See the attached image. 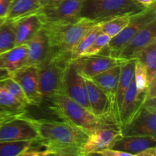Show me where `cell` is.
<instances>
[{
    "label": "cell",
    "mask_w": 156,
    "mask_h": 156,
    "mask_svg": "<svg viewBox=\"0 0 156 156\" xmlns=\"http://www.w3.org/2000/svg\"><path fill=\"white\" fill-rule=\"evenodd\" d=\"M84 0H61L47 5L38 11L44 25L62 24L77 21Z\"/></svg>",
    "instance_id": "obj_7"
},
{
    "label": "cell",
    "mask_w": 156,
    "mask_h": 156,
    "mask_svg": "<svg viewBox=\"0 0 156 156\" xmlns=\"http://www.w3.org/2000/svg\"><path fill=\"white\" fill-rule=\"evenodd\" d=\"M122 136L120 126H107L94 131L88 136L81 148L83 155H92L102 150L112 149L116 141Z\"/></svg>",
    "instance_id": "obj_11"
},
{
    "label": "cell",
    "mask_w": 156,
    "mask_h": 156,
    "mask_svg": "<svg viewBox=\"0 0 156 156\" xmlns=\"http://www.w3.org/2000/svg\"><path fill=\"white\" fill-rule=\"evenodd\" d=\"M134 1L144 7H148L155 3V0H134Z\"/></svg>",
    "instance_id": "obj_36"
},
{
    "label": "cell",
    "mask_w": 156,
    "mask_h": 156,
    "mask_svg": "<svg viewBox=\"0 0 156 156\" xmlns=\"http://www.w3.org/2000/svg\"><path fill=\"white\" fill-rule=\"evenodd\" d=\"M145 101V95L138 94L133 80L125 94L119 111L118 123L120 129L131 121Z\"/></svg>",
    "instance_id": "obj_16"
},
{
    "label": "cell",
    "mask_w": 156,
    "mask_h": 156,
    "mask_svg": "<svg viewBox=\"0 0 156 156\" xmlns=\"http://www.w3.org/2000/svg\"><path fill=\"white\" fill-rule=\"evenodd\" d=\"M69 62L50 54L45 61L37 66L38 85L42 102L48 101L54 94L61 93L65 69Z\"/></svg>",
    "instance_id": "obj_5"
},
{
    "label": "cell",
    "mask_w": 156,
    "mask_h": 156,
    "mask_svg": "<svg viewBox=\"0 0 156 156\" xmlns=\"http://www.w3.org/2000/svg\"><path fill=\"white\" fill-rule=\"evenodd\" d=\"M1 113H5V112H0V114H1Z\"/></svg>",
    "instance_id": "obj_44"
},
{
    "label": "cell",
    "mask_w": 156,
    "mask_h": 156,
    "mask_svg": "<svg viewBox=\"0 0 156 156\" xmlns=\"http://www.w3.org/2000/svg\"><path fill=\"white\" fill-rule=\"evenodd\" d=\"M61 1V0H44V6L47 5H50V4H53V3H56L58 2Z\"/></svg>",
    "instance_id": "obj_38"
},
{
    "label": "cell",
    "mask_w": 156,
    "mask_h": 156,
    "mask_svg": "<svg viewBox=\"0 0 156 156\" xmlns=\"http://www.w3.org/2000/svg\"><path fill=\"white\" fill-rule=\"evenodd\" d=\"M0 85L9 93L12 96L21 101L26 106L29 105L28 101H27V98H26L25 94H24V91L21 89V86L14 80L10 76L6 79H2L0 81Z\"/></svg>",
    "instance_id": "obj_29"
},
{
    "label": "cell",
    "mask_w": 156,
    "mask_h": 156,
    "mask_svg": "<svg viewBox=\"0 0 156 156\" xmlns=\"http://www.w3.org/2000/svg\"><path fill=\"white\" fill-rule=\"evenodd\" d=\"M47 152H45L44 150H41V152H38V153L34 156H47Z\"/></svg>",
    "instance_id": "obj_40"
},
{
    "label": "cell",
    "mask_w": 156,
    "mask_h": 156,
    "mask_svg": "<svg viewBox=\"0 0 156 156\" xmlns=\"http://www.w3.org/2000/svg\"><path fill=\"white\" fill-rule=\"evenodd\" d=\"M27 57L24 66H39L49 57L50 47L45 28L40 29L26 44Z\"/></svg>",
    "instance_id": "obj_15"
},
{
    "label": "cell",
    "mask_w": 156,
    "mask_h": 156,
    "mask_svg": "<svg viewBox=\"0 0 156 156\" xmlns=\"http://www.w3.org/2000/svg\"><path fill=\"white\" fill-rule=\"evenodd\" d=\"M52 156H76L73 155H69V154H65V153H51Z\"/></svg>",
    "instance_id": "obj_39"
},
{
    "label": "cell",
    "mask_w": 156,
    "mask_h": 156,
    "mask_svg": "<svg viewBox=\"0 0 156 156\" xmlns=\"http://www.w3.org/2000/svg\"><path fill=\"white\" fill-rule=\"evenodd\" d=\"M9 76H10V74H9V72H8L5 69L2 67L1 65H0V81L9 77Z\"/></svg>",
    "instance_id": "obj_37"
},
{
    "label": "cell",
    "mask_w": 156,
    "mask_h": 156,
    "mask_svg": "<svg viewBox=\"0 0 156 156\" xmlns=\"http://www.w3.org/2000/svg\"><path fill=\"white\" fill-rule=\"evenodd\" d=\"M36 129L39 139L35 142L47 153H65L83 156L81 148L88 134L66 121L28 117Z\"/></svg>",
    "instance_id": "obj_1"
},
{
    "label": "cell",
    "mask_w": 156,
    "mask_h": 156,
    "mask_svg": "<svg viewBox=\"0 0 156 156\" xmlns=\"http://www.w3.org/2000/svg\"><path fill=\"white\" fill-rule=\"evenodd\" d=\"M12 78L21 86L29 105L39 106L42 104V98L38 85V68L37 66H24L11 73Z\"/></svg>",
    "instance_id": "obj_10"
},
{
    "label": "cell",
    "mask_w": 156,
    "mask_h": 156,
    "mask_svg": "<svg viewBox=\"0 0 156 156\" xmlns=\"http://www.w3.org/2000/svg\"><path fill=\"white\" fill-rule=\"evenodd\" d=\"M134 82L138 94L145 95L147 88V74L145 67L137 59H136L134 69Z\"/></svg>",
    "instance_id": "obj_30"
},
{
    "label": "cell",
    "mask_w": 156,
    "mask_h": 156,
    "mask_svg": "<svg viewBox=\"0 0 156 156\" xmlns=\"http://www.w3.org/2000/svg\"><path fill=\"white\" fill-rule=\"evenodd\" d=\"M34 145L35 141H0V156H17Z\"/></svg>",
    "instance_id": "obj_28"
},
{
    "label": "cell",
    "mask_w": 156,
    "mask_h": 156,
    "mask_svg": "<svg viewBox=\"0 0 156 156\" xmlns=\"http://www.w3.org/2000/svg\"><path fill=\"white\" fill-rule=\"evenodd\" d=\"M13 0H0V17L5 18Z\"/></svg>",
    "instance_id": "obj_33"
},
{
    "label": "cell",
    "mask_w": 156,
    "mask_h": 156,
    "mask_svg": "<svg viewBox=\"0 0 156 156\" xmlns=\"http://www.w3.org/2000/svg\"><path fill=\"white\" fill-rule=\"evenodd\" d=\"M5 21V18H1V17H0V25H1V24H2V23L4 22Z\"/></svg>",
    "instance_id": "obj_41"
},
{
    "label": "cell",
    "mask_w": 156,
    "mask_h": 156,
    "mask_svg": "<svg viewBox=\"0 0 156 156\" xmlns=\"http://www.w3.org/2000/svg\"><path fill=\"white\" fill-rule=\"evenodd\" d=\"M26 44L15 46L13 48L0 54V65L5 69L9 74L24 66L27 57Z\"/></svg>",
    "instance_id": "obj_21"
},
{
    "label": "cell",
    "mask_w": 156,
    "mask_h": 156,
    "mask_svg": "<svg viewBox=\"0 0 156 156\" xmlns=\"http://www.w3.org/2000/svg\"><path fill=\"white\" fill-rule=\"evenodd\" d=\"M47 156H52V154L51 153H47Z\"/></svg>",
    "instance_id": "obj_42"
},
{
    "label": "cell",
    "mask_w": 156,
    "mask_h": 156,
    "mask_svg": "<svg viewBox=\"0 0 156 156\" xmlns=\"http://www.w3.org/2000/svg\"><path fill=\"white\" fill-rule=\"evenodd\" d=\"M85 82L91 113L98 118L117 124L113 116L111 104L108 96L90 79L85 78Z\"/></svg>",
    "instance_id": "obj_13"
},
{
    "label": "cell",
    "mask_w": 156,
    "mask_h": 156,
    "mask_svg": "<svg viewBox=\"0 0 156 156\" xmlns=\"http://www.w3.org/2000/svg\"><path fill=\"white\" fill-rule=\"evenodd\" d=\"M100 33H101L100 23H96L85 34L79 44H77L72 55V60L81 57L84 52L92 44L93 41L95 40V38L98 36Z\"/></svg>",
    "instance_id": "obj_27"
},
{
    "label": "cell",
    "mask_w": 156,
    "mask_h": 156,
    "mask_svg": "<svg viewBox=\"0 0 156 156\" xmlns=\"http://www.w3.org/2000/svg\"><path fill=\"white\" fill-rule=\"evenodd\" d=\"M111 39V37L101 32L93 41L92 44L88 47V48L84 52L82 56H88L98 54L107 47Z\"/></svg>",
    "instance_id": "obj_31"
},
{
    "label": "cell",
    "mask_w": 156,
    "mask_h": 156,
    "mask_svg": "<svg viewBox=\"0 0 156 156\" xmlns=\"http://www.w3.org/2000/svg\"><path fill=\"white\" fill-rule=\"evenodd\" d=\"M61 93L66 94L90 111L85 77L77 71L71 62L65 69Z\"/></svg>",
    "instance_id": "obj_9"
},
{
    "label": "cell",
    "mask_w": 156,
    "mask_h": 156,
    "mask_svg": "<svg viewBox=\"0 0 156 156\" xmlns=\"http://www.w3.org/2000/svg\"><path fill=\"white\" fill-rule=\"evenodd\" d=\"M149 148H156L155 137L147 136H122L116 141L112 149L136 155Z\"/></svg>",
    "instance_id": "obj_19"
},
{
    "label": "cell",
    "mask_w": 156,
    "mask_h": 156,
    "mask_svg": "<svg viewBox=\"0 0 156 156\" xmlns=\"http://www.w3.org/2000/svg\"><path fill=\"white\" fill-rule=\"evenodd\" d=\"M27 106L11 95L1 85H0V112L25 113Z\"/></svg>",
    "instance_id": "obj_24"
},
{
    "label": "cell",
    "mask_w": 156,
    "mask_h": 156,
    "mask_svg": "<svg viewBox=\"0 0 156 156\" xmlns=\"http://www.w3.org/2000/svg\"><path fill=\"white\" fill-rule=\"evenodd\" d=\"M131 15H124L114 17L107 21L100 22L102 33L108 35L111 38L118 34L129 24Z\"/></svg>",
    "instance_id": "obj_25"
},
{
    "label": "cell",
    "mask_w": 156,
    "mask_h": 156,
    "mask_svg": "<svg viewBox=\"0 0 156 156\" xmlns=\"http://www.w3.org/2000/svg\"><path fill=\"white\" fill-rule=\"evenodd\" d=\"M95 156H135L134 155L126 153V152H121V151L115 150L113 149H108L102 150L101 152H97V153L92 154Z\"/></svg>",
    "instance_id": "obj_32"
},
{
    "label": "cell",
    "mask_w": 156,
    "mask_h": 156,
    "mask_svg": "<svg viewBox=\"0 0 156 156\" xmlns=\"http://www.w3.org/2000/svg\"><path fill=\"white\" fill-rule=\"evenodd\" d=\"M123 136H147L156 138V106L143 104L133 118L121 129Z\"/></svg>",
    "instance_id": "obj_8"
},
{
    "label": "cell",
    "mask_w": 156,
    "mask_h": 156,
    "mask_svg": "<svg viewBox=\"0 0 156 156\" xmlns=\"http://www.w3.org/2000/svg\"><path fill=\"white\" fill-rule=\"evenodd\" d=\"M136 59L145 67L147 74V85L156 79V41L145 48Z\"/></svg>",
    "instance_id": "obj_23"
},
{
    "label": "cell",
    "mask_w": 156,
    "mask_h": 156,
    "mask_svg": "<svg viewBox=\"0 0 156 156\" xmlns=\"http://www.w3.org/2000/svg\"><path fill=\"white\" fill-rule=\"evenodd\" d=\"M135 156H156V149L155 148H149V149L140 152Z\"/></svg>",
    "instance_id": "obj_35"
},
{
    "label": "cell",
    "mask_w": 156,
    "mask_h": 156,
    "mask_svg": "<svg viewBox=\"0 0 156 156\" xmlns=\"http://www.w3.org/2000/svg\"><path fill=\"white\" fill-rule=\"evenodd\" d=\"M13 22L16 46L27 44L44 27V23L38 12L21 17Z\"/></svg>",
    "instance_id": "obj_17"
},
{
    "label": "cell",
    "mask_w": 156,
    "mask_h": 156,
    "mask_svg": "<svg viewBox=\"0 0 156 156\" xmlns=\"http://www.w3.org/2000/svg\"><path fill=\"white\" fill-rule=\"evenodd\" d=\"M94 24L96 23L80 18L72 22L44 25L48 37L50 54L71 62L76 47Z\"/></svg>",
    "instance_id": "obj_2"
},
{
    "label": "cell",
    "mask_w": 156,
    "mask_h": 156,
    "mask_svg": "<svg viewBox=\"0 0 156 156\" xmlns=\"http://www.w3.org/2000/svg\"><path fill=\"white\" fill-rule=\"evenodd\" d=\"M83 156H95L94 155H83Z\"/></svg>",
    "instance_id": "obj_43"
},
{
    "label": "cell",
    "mask_w": 156,
    "mask_h": 156,
    "mask_svg": "<svg viewBox=\"0 0 156 156\" xmlns=\"http://www.w3.org/2000/svg\"><path fill=\"white\" fill-rule=\"evenodd\" d=\"M120 70L121 66L120 63L90 79L108 96L111 101V108L114 103V96L118 85Z\"/></svg>",
    "instance_id": "obj_20"
},
{
    "label": "cell",
    "mask_w": 156,
    "mask_h": 156,
    "mask_svg": "<svg viewBox=\"0 0 156 156\" xmlns=\"http://www.w3.org/2000/svg\"><path fill=\"white\" fill-rule=\"evenodd\" d=\"M16 46L14 22L5 20L0 25V54Z\"/></svg>",
    "instance_id": "obj_26"
},
{
    "label": "cell",
    "mask_w": 156,
    "mask_h": 156,
    "mask_svg": "<svg viewBox=\"0 0 156 156\" xmlns=\"http://www.w3.org/2000/svg\"><path fill=\"white\" fill-rule=\"evenodd\" d=\"M41 149H38V146L35 144L33 147L27 149V150L24 151V152H21V153H20L19 155H18L17 156H34L36 155L38 152H41Z\"/></svg>",
    "instance_id": "obj_34"
},
{
    "label": "cell",
    "mask_w": 156,
    "mask_h": 156,
    "mask_svg": "<svg viewBox=\"0 0 156 156\" xmlns=\"http://www.w3.org/2000/svg\"><path fill=\"white\" fill-rule=\"evenodd\" d=\"M44 4V0H13L5 20L14 21L21 17L37 12Z\"/></svg>",
    "instance_id": "obj_22"
},
{
    "label": "cell",
    "mask_w": 156,
    "mask_h": 156,
    "mask_svg": "<svg viewBox=\"0 0 156 156\" xmlns=\"http://www.w3.org/2000/svg\"><path fill=\"white\" fill-rule=\"evenodd\" d=\"M145 8L134 0H84L80 18L100 23L120 15H133Z\"/></svg>",
    "instance_id": "obj_4"
},
{
    "label": "cell",
    "mask_w": 156,
    "mask_h": 156,
    "mask_svg": "<svg viewBox=\"0 0 156 156\" xmlns=\"http://www.w3.org/2000/svg\"><path fill=\"white\" fill-rule=\"evenodd\" d=\"M155 19H156L155 3L146 7L141 12L131 15L129 24L121 32L111 38L107 47L102 51L105 50L108 52V54L106 55L117 58L122 49L131 39Z\"/></svg>",
    "instance_id": "obj_6"
},
{
    "label": "cell",
    "mask_w": 156,
    "mask_h": 156,
    "mask_svg": "<svg viewBox=\"0 0 156 156\" xmlns=\"http://www.w3.org/2000/svg\"><path fill=\"white\" fill-rule=\"evenodd\" d=\"M155 41L156 19L151 21L147 26L135 35L122 49L117 58L121 61L136 59L145 48Z\"/></svg>",
    "instance_id": "obj_14"
},
{
    "label": "cell",
    "mask_w": 156,
    "mask_h": 156,
    "mask_svg": "<svg viewBox=\"0 0 156 156\" xmlns=\"http://www.w3.org/2000/svg\"><path fill=\"white\" fill-rule=\"evenodd\" d=\"M136 59L123 61L120 63L121 70H120V78H119L118 85L114 96V103L112 105V114L114 120L118 123L119 111L121 106L122 101L123 100L125 94L128 88L130 85L131 82L134 79V69H135Z\"/></svg>",
    "instance_id": "obj_18"
},
{
    "label": "cell",
    "mask_w": 156,
    "mask_h": 156,
    "mask_svg": "<svg viewBox=\"0 0 156 156\" xmlns=\"http://www.w3.org/2000/svg\"><path fill=\"white\" fill-rule=\"evenodd\" d=\"M48 102L49 109L55 114L88 135L107 126H119L116 123L98 118L91 111L62 93L54 94Z\"/></svg>",
    "instance_id": "obj_3"
},
{
    "label": "cell",
    "mask_w": 156,
    "mask_h": 156,
    "mask_svg": "<svg viewBox=\"0 0 156 156\" xmlns=\"http://www.w3.org/2000/svg\"><path fill=\"white\" fill-rule=\"evenodd\" d=\"M121 62L123 61L120 60L118 58L101 53L93 56H81L71 61L77 71L83 77L88 79H91L121 63Z\"/></svg>",
    "instance_id": "obj_12"
}]
</instances>
